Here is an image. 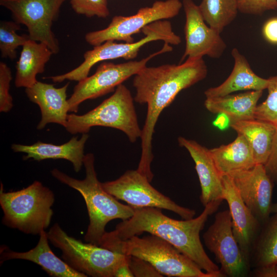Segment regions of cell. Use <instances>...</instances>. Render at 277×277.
<instances>
[{
  "label": "cell",
  "instance_id": "obj_40",
  "mask_svg": "<svg viewBox=\"0 0 277 277\" xmlns=\"http://www.w3.org/2000/svg\"><path fill=\"white\" fill-rule=\"evenodd\" d=\"M153 1H157V0H153Z\"/></svg>",
  "mask_w": 277,
  "mask_h": 277
},
{
  "label": "cell",
  "instance_id": "obj_1",
  "mask_svg": "<svg viewBox=\"0 0 277 277\" xmlns=\"http://www.w3.org/2000/svg\"><path fill=\"white\" fill-rule=\"evenodd\" d=\"M207 73L206 64L201 58L186 60L179 65L146 66L134 75L132 84L136 91L134 100L147 106L140 138L141 154L137 170L148 179L152 180L154 176L151 169L154 157L152 141L161 112L182 90L204 80Z\"/></svg>",
  "mask_w": 277,
  "mask_h": 277
},
{
  "label": "cell",
  "instance_id": "obj_17",
  "mask_svg": "<svg viewBox=\"0 0 277 277\" xmlns=\"http://www.w3.org/2000/svg\"><path fill=\"white\" fill-rule=\"evenodd\" d=\"M181 147L189 153L195 163V168L200 183V201L205 207L209 203L224 200L222 175L219 171L210 154L209 149L196 141L180 136L177 138Z\"/></svg>",
  "mask_w": 277,
  "mask_h": 277
},
{
  "label": "cell",
  "instance_id": "obj_24",
  "mask_svg": "<svg viewBox=\"0 0 277 277\" xmlns=\"http://www.w3.org/2000/svg\"><path fill=\"white\" fill-rule=\"evenodd\" d=\"M229 125L238 134L246 138L256 164L264 165L271 152L277 126L256 118L232 122Z\"/></svg>",
  "mask_w": 277,
  "mask_h": 277
},
{
  "label": "cell",
  "instance_id": "obj_13",
  "mask_svg": "<svg viewBox=\"0 0 277 277\" xmlns=\"http://www.w3.org/2000/svg\"><path fill=\"white\" fill-rule=\"evenodd\" d=\"M206 248L221 265L223 277H243L250 272L233 233L229 209L216 213L213 223L203 235Z\"/></svg>",
  "mask_w": 277,
  "mask_h": 277
},
{
  "label": "cell",
  "instance_id": "obj_2",
  "mask_svg": "<svg viewBox=\"0 0 277 277\" xmlns=\"http://www.w3.org/2000/svg\"><path fill=\"white\" fill-rule=\"evenodd\" d=\"M222 201H212L197 217L183 220L166 216L160 208L133 207V215L116 225L114 230L106 232L99 246L147 232L171 244L213 277H223L218 266L205 252L200 236L209 216L217 211Z\"/></svg>",
  "mask_w": 277,
  "mask_h": 277
},
{
  "label": "cell",
  "instance_id": "obj_16",
  "mask_svg": "<svg viewBox=\"0 0 277 277\" xmlns=\"http://www.w3.org/2000/svg\"><path fill=\"white\" fill-rule=\"evenodd\" d=\"M222 181L223 199L229 206L233 233L243 256L250 266L252 245L262 224L241 199L230 175L222 174Z\"/></svg>",
  "mask_w": 277,
  "mask_h": 277
},
{
  "label": "cell",
  "instance_id": "obj_7",
  "mask_svg": "<svg viewBox=\"0 0 277 277\" xmlns=\"http://www.w3.org/2000/svg\"><path fill=\"white\" fill-rule=\"evenodd\" d=\"M141 32L145 36L136 42L117 43L114 41H107L94 46L92 50L84 54V62L80 66L69 72L48 78L54 83L65 80L79 82L88 76L90 69L96 63L119 58L134 59L140 49L149 42L161 40L172 45H178L181 43V37L174 32L171 23L167 20L153 22L145 27Z\"/></svg>",
  "mask_w": 277,
  "mask_h": 277
},
{
  "label": "cell",
  "instance_id": "obj_15",
  "mask_svg": "<svg viewBox=\"0 0 277 277\" xmlns=\"http://www.w3.org/2000/svg\"><path fill=\"white\" fill-rule=\"evenodd\" d=\"M241 199L254 216L262 224L270 216L273 183L264 165L229 174Z\"/></svg>",
  "mask_w": 277,
  "mask_h": 277
},
{
  "label": "cell",
  "instance_id": "obj_10",
  "mask_svg": "<svg viewBox=\"0 0 277 277\" xmlns=\"http://www.w3.org/2000/svg\"><path fill=\"white\" fill-rule=\"evenodd\" d=\"M150 182L136 169L128 170L118 179L102 185L108 193L133 207H155L172 211L184 220L194 217V210L177 204L154 188Z\"/></svg>",
  "mask_w": 277,
  "mask_h": 277
},
{
  "label": "cell",
  "instance_id": "obj_30",
  "mask_svg": "<svg viewBox=\"0 0 277 277\" xmlns=\"http://www.w3.org/2000/svg\"><path fill=\"white\" fill-rule=\"evenodd\" d=\"M73 10L88 17L106 18L110 15L107 0H70Z\"/></svg>",
  "mask_w": 277,
  "mask_h": 277
},
{
  "label": "cell",
  "instance_id": "obj_32",
  "mask_svg": "<svg viewBox=\"0 0 277 277\" xmlns=\"http://www.w3.org/2000/svg\"><path fill=\"white\" fill-rule=\"evenodd\" d=\"M239 11L244 14L261 15L277 9V0H236Z\"/></svg>",
  "mask_w": 277,
  "mask_h": 277
},
{
  "label": "cell",
  "instance_id": "obj_39",
  "mask_svg": "<svg viewBox=\"0 0 277 277\" xmlns=\"http://www.w3.org/2000/svg\"><path fill=\"white\" fill-rule=\"evenodd\" d=\"M275 269H276V274H277V265L275 266Z\"/></svg>",
  "mask_w": 277,
  "mask_h": 277
},
{
  "label": "cell",
  "instance_id": "obj_6",
  "mask_svg": "<svg viewBox=\"0 0 277 277\" xmlns=\"http://www.w3.org/2000/svg\"><path fill=\"white\" fill-rule=\"evenodd\" d=\"M134 101L131 91L121 84L109 97L88 112L68 114L65 128L74 134L87 133L95 126L110 127L123 132L134 143L142 135Z\"/></svg>",
  "mask_w": 277,
  "mask_h": 277
},
{
  "label": "cell",
  "instance_id": "obj_19",
  "mask_svg": "<svg viewBox=\"0 0 277 277\" xmlns=\"http://www.w3.org/2000/svg\"><path fill=\"white\" fill-rule=\"evenodd\" d=\"M89 137L88 133H83L80 139L72 137L62 145H56L38 141L31 145L13 144L11 149L15 152H23L25 160L32 159L41 161L47 159H64L70 162L74 171L78 172L83 165L84 148Z\"/></svg>",
  "mask_w": 277,
  "mask_h": 277
},
{
  "label": "cell",
  "instance_id": "obj_27",
  "mask_svg": "<svg viewBox=\"0 0 277 277\" xmlns=\"http://www.w3.org/2000/svg\"><path fill=\"white\" fill-rule=\"evenodd\" d=\"M199 7L206 24L220 33L239 11L236 0H202Z\"/></svg>",
  "mask_w": 277,
  "mask_h": 277
},
{
  "label": "cell",
  "instance_id": "obj_21",
  "mask_svg": "<svg viewBox=\"0 0 277 277\" xmlns=\"http://www.w3.org/2000/svg\"><path fill=\"white\" fill-rule=\"evenodd\" d=\"M234 66L231 74L221 85L207 89L206 97L226 95L240 90H264L267 88L268 80L256 75L252 70L246 58L239 50L231 51Z\"/></svg>",
  "mask_w": 277,
  "mask_h": 277
},
{
  "label": "cell",
  "instance_id": "obj_23",
  "mask_svg": "<svg viewBox=\"0 0 277 277\" xmlns=\"http://www.w3.org/2000/svg\"><path fill=\"white\" fill-rule=\"evenodd\" d=\"M52 51L47 45L29 39L22 46L17 62L15 85L17 88H29L37 81L36 75L43 73Z\"/></svg>",
  "mask_w": 277,
  "mask_h": 277
},
{
  "label": "cell",
  "instance_id": "obj_22",
  "mask_svg": "<svg viewBox=\"0 0 277 277\" xmlns=\"http://www.w3.org/2000/svg\"><path fill=\"white\" fill-rule=\"evenodd\" d=\"M263 90L213 97H206L205 108L214 114L225 115L229 123L254 118V112Z\"/></svg>",
  "mask_w": 277,
  "mask_h": 277
},
{
  "label": "cell",
  "instance_id": "obj_12",
  "mask_svg": "<svg viewBox=\"0 0 277 277\" xmlns=\"http://www.w3.org/2000/svg\"><path fill=\"white\" fill-rule=\"evenodd\" d=\"M66 1L0 0V5L11 12L15 22L27 28L31 39L45 44L55 54L60 48L51 28Z\"/></svg>",
  "mask_w": 277,
  "mask_h": 277
},
{
  "label": "cell",
  "instance_id": "obj_14",
  "mask_svg": "<svg viewBox=\"0 0 277 277\" xmlns=\"http://www.w3.org/2000/svg\"><path fill=\"white\" fill-rule=\"evenodd\" d=\"M182 2L186 16V47L180 63L186 58L195 60L205 55L220 58L227 47L220 33L206 24L199 6L193 0H183Z\"/></svg>",
  "mask_w": 277,
  "mask_h": 277
},
{
  "label": "cell",
  "instance_id": "obj_36",
  "mask_svg": "<svg viewBox=\"0 0 277 277\" xmlns=\"http://www.w3.org/2000/svg\"><path fill=\"white\" fill-rule=\"evenodd\" d=\"M251 273L257 277H277L275 267L253 269Z\"/></svg>",
  "mask_w": 277,
  "mask_h": 277
},
{
  "label": "cell",
  "instance_id": "obj_35",
  "mask_svg": "<svg viewBox=\"0 0 277 277\" xmlns=\"http://www.w3.org/2000/svg\"><path fill=\"white\" fill-rule=\"evenodd\" d=\"M262 33L268 43L277 45V17L271 18L265 23L262 28Z\"/></svg>",
  "mask_w": 277,
  "mask_h": 277
},
{
  "label": "cell",
  "instance_id": "obj_20",
  "mask_svg": "<svg viewBox=\"0 0 277 277\" xmlns=\"http://www.w3.org/2000/svg\"><path fill=\"white\" fill-rule=\"evenodd\" d=\"M39 235V239L36 246L28 251L16 252L6 247L1 249V262L13 259L25 260L38 265L50 276H87L72 268L53 252L49 245L47 233L45 230Z\"/></svg>",
  "mask_w": 277,
  "mask_h": 277
},
{
  "label": "cell",
  "instance_id": "obj_8",
  "mask_svg": "<svg viewBox=\"0 0 277 277\" xmlns=\"http://www.w3.org/2000/svg\"><path fill=\"white\" fill-rule=\"evenodd\" d=\"M49 241L62 252L64 261L76 271L93 277H114L124 255L68 235L57 223L49 229Z\"/></svg>",
  "mask_w": 277,
  "mask_h": 277
},
{
  "label": "cell",
  "instance_id": "obj_4",
  "mask_svg": "<svg viewBox=\"0 0 277 277\" xmlns=\"http://www.w3.org/2000/svg\"><path fill=\"white\" fill-rule=\"evenodd\" d=\"M54 201L52 191L38 181L21 190L7 192L4 191L1 183L2 223L26 234H39L50 224Z\"/></svg>",
  "mask_w": 277,
  "mask_h": 277
},
{
  "label": "cell",
  "instance_id": "obj_25",
  "mask_svg": "<svg viewBox=\"0 0 277 277\" xmlns=\"http://www.w3.org/2000/svg\"><path fill=\"white\" fill-rule=\"evenodd\" d=\"M209 151L221 175L249 169L256 164L248 142L240 134L232 142L209 149Z\"/></svg>",
  "mask_w": 277,
  "mask_h": 277
},
{
  "label": "cell",
  "instance_id": "obj_9",
  "mask_svg": "<svg viewBox=\"0 0 277 277\" xmlns=\"http://www.w3.org/2000/svg\"><path fill=\"white\" fill-rule=\"evenodd\" d=\"M172 50L170 45L164 43L161 49L140 61L120 64L101 63L93 75L79 81L74 87L72 94L68 99L69 112H77L80 105L83 102L114 92L119 85L146 66L151 58Z\"/></svg>",
  "mask_w": 277,
  "mask_h": 277
},
{
  "label": "cell",
  "instance_id": "obj_38",
  "mask_svg": "<svg viewBox=\"0 0 277 277\" xmlns=\"http://www.w3.org/2000/svg\"><path fill=\"white\" fill-rule=\"evenodd\" d=\"M277 212V202L275 203H272L271 206V213H274Z\"/></svg>",
  "mask_w": 277,
  "mask_h": 277
},
{
  "label": "cell",
  "instance_id": "obj_26",
  "mask_svg": "<svg viewBox=\"0 0 277 277\" xmlns=\"http://www.w3.org/2000/svg\"><path fill=\"white\" fill-rule=\"evenodd\" d=\"M277 265V212L261 225L252 245L250 266L253 269L274 267Z\"/></svg>",
  "mask_w": 277,
  "mask_h": 277
},
{
  "label": "cell",
  "instance_id": "obj_37",
  "mask_svg": "<svg viewBox=\"0 0 277 277\" xmlns=\"http://www.w3.org/2000/svg\"><path fill=\"white\" fill-rule=\"evenodd\" d=\"M132 277L133 275L130 269L127 259L117 268L114 277Z\"/></svg>",
  "mask_w": 277,
  "mask_h": 277
},
{
  "label": "cell",
  "instance_id": "obj_33",
  "mask_svg": "<svg viewBox=\"0 0 277 277\" xmlns=\"http://www.w3.org/2000/svg\"><path fill=\"white\" fill-rule=\"evenodd\" d=\"M128 262L130 269L135 277H162L163 276L148 262L132 255H128Z\"/></svg>",
  "mask_w": 277,
  "mask_h": 277
},
{
  "label": "cell",
  "instance_id": "obj_28",
  "mask_svg": "<svg viewBox=\"0 0 277 277\" xmlns=\"http://www.w3.org/2000/svg\"><path fill=\"white\" fill-rule=\"evenodd\" d=\"M20 29V24L15 21L1 22L0 50L2 57L16 58V49L30 39L29 35H20L16 33Z\"/></svg>",
  "mask_w": 277,
  "mask_h": 277
},
{
  "label": "cell",
  "instance_id": "obj_11",
  "mask_svg": "<svg viewBox=\"0 0 277 277\" xmlns=\"http://www.w3.org/2000/svg\"><path fill=\"white\" fill-rule=\"evenodd\" d=\"M182 7L180 0L155 1L151 6L142 7L133 15L114 16L106 28L88 32L85 38L93 46L107 41L133 43V35L153 22L176 16Z\"/></svg>",
  "mask_w": 277,
  "mask_h": 277
},
{
  "label": "cell",
  "instance_id": "obj_18",
  "mask_svg": "<svg viewBox=\"0 0 277 277\" xmlns=\"http://www.w3.org/2000/svg\"><path fill=\"white\" fill-rule=\"evenodd\" d=\"M69 83L61 88L37 81L32 86L26 88L25 92L29 100L37 104L41 112V120L37 126L42 130L49 123L65 127L69 112L67 90Z\"/></svg>",
  "mask_w": 277,
  "mask_h": 277
},
{
  "label": "cell",
  "instance_id": "obj_34",
  "mask_svg": "<svg viewBox=\"0 0 277 277\" xmlns=\"http://www.w3.org/2000/svg\"><path fill=\"white\" fill-rule=\"evenodd\" d=\"M264 165L267 174L277 185V127L270 153Z\"/></svg>",
  "mask_w": 277,
  "mask_h": 277
},
{
  "label": "cell",
  "instance_id": "obj_3",
  "mask_svg": "<svg viewBox=\"0 0 277 277\" xmlns=\"http://www.w3.org/2000/svg\"><path fill=\"white\" fill-rule=\"evenodd\" d=\"M83 165L86 176L83 180L72 177L56 168L51 170L52 175L60 182L78 191L85 202L89 219L84 240L99 246L106 232L107 224L114 219H128L134 213V208L125 205L103 188L97 177L92 153L85 155Z\"/></svg>",
  "mask_w": 277,
  "mask_h": 277
},
{
  "label": "cell",
  "instance_id": "obj_29",
  "mask_svg": "<svg viewBox=\"0 0 277 277\" xmlns=\"http://www.w3.org/2000/svg\"><path fill=\"white\" fill-rule=\"evenodd\" d=\"M268 80L267 97L257 105L254 117L277 126V75L270 77Z\"/></svg>",
  "mask_w": 277,
  "mask_h": 277
},
{
  "label": "cell",
  "instance_id": "obj_31",
  "mask_svg": "<svg viewBox=\"0 0 277 277\" xmlns=\"http://www.w3.org/2000/svg\"><path fill=\"white\" fill-rule=\"evenodd\" d=\"M12 76L10 68L4 62L0 63V111L8 112L12 109L13 98L9 92Z\"/></svg>",
  "mask_w": 277,
  "mask_h": 277
},
{
  "label": "cell",
  "instance_id": "obj_5",
  "mask_svg": "<svg viewBox=\"0 0 277 277\" xmlns=\"http://www.w3.org/2000/svg\"><path fill=\"white\" fill-rule=\"evenodd\" d=\"M101 247L142 259L150 263L163 276L213 277L171 244L155 235L150 234L141 238L134 235Z\"/></svg>",
  "mask_w": 277,
  "mask_h": 277
}]
</instances>
